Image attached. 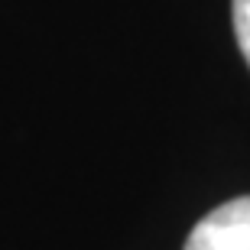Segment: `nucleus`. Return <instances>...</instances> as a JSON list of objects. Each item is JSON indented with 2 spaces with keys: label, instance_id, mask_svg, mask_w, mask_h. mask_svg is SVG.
Instances as JSON below:
<instances>
[{
  "label": "nucleus",
  "instance_id": "nucleus-1",
  "mask_svg": "<svg viewBox=\"0 0 250 250\" xmlns=\"http://www.w3.org/2000/svg\"><path fill=\"white\" fill-rule=\"evenodd\" d=\"M186 250H250V195L208 211L192 228Z\"/></svg>",
  "mask_w": 250,
  "mask_h": 250
},
{
  "label": "nucleus",
  "instance_id": "nucleus-2",
  "mask_svg": "<svg viewBox=\"0 0 250 250\" xmlns=\"http://www.w3.org/2000/svg\"><path fill=\"white\" fill-rule=\"evenodd\" d=\"M231 20H234V36L241 46L244 59L250 65V0H234L231 3Z\"/></svg>",
  "mask_w": 250,
  "mask_h": 250
}]
</instances>
